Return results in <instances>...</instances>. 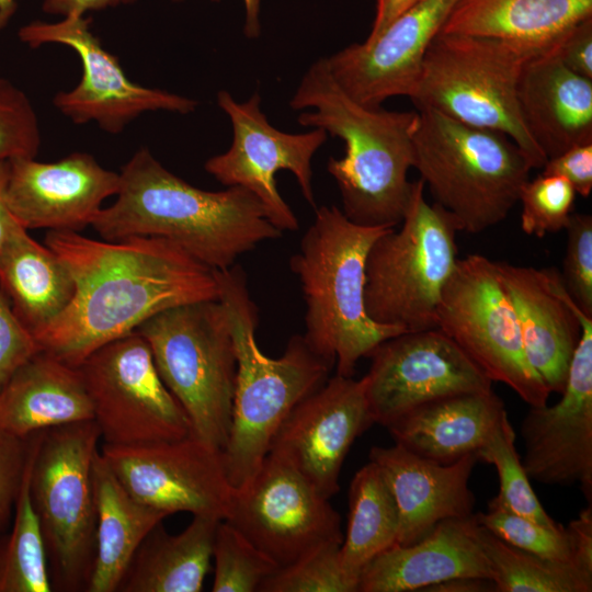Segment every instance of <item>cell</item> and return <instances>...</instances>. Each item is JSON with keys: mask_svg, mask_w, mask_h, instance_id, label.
Listing matches in <instances>:
<instances>
[{"mask_svg": "<svg viewBox=\"0 0 592 592\" xmlns=\"http://www.w3.org/2000/svg\"><path fill=\"white\" fill-rule=\"evenodd\" d=\"M116 195L91 224L103 239L164 238L216 271L231 267L240 255L283 234L247 189L195 187L166 169L147 148L122 168Z\"/></svg>", "mask_w": 592, "mask_h": 592, "instance_id": "7a4b0ae2", "label": "cell"}, {"mask_svg": "<svg viewBox=\"0 0 592 592\" xmlns=\"http://www.w3.org/2000/svg\"><path fill=\"white\" fill-rule=\"evenodd\" d=\"M92 479L96 546L87 592H117L141 542L171 514L135 499L119 482L100 451L93 460Z\"/></svg>", "mask_w": 592, "mask_h": 592, "instance_id": "f546056e", "label": "cell"}, {"mask_svg": "<svg viewBox=\"0 0 592 592\" xmlns=\"http://www.w3.org/2000/svg\"><path fill=\"white\" fill-rule=\"evenodd\" d=\"M421 0H376V12L369 35L364 42H372L398 16Z\"/></svg>", "mask_w": 592, "mask_h": 592, "instance_id": "c3c4849f", "label": "cell"}, {"mask_svg": "<svg viewBox=\"0 0 592 592\" xmlns=\"http://www.w3.org/2000/svg\"><path fill=\"white\" fill-rule=\"evenodd\" d=\"M215 274L237 360L231 423L221 452L228 481L237 493L255 477L291 411L326 383L333 366L298 334L288 340L280 357L265 355L255 339L258 309L244 271L235 264Z\"/></svg>", "mask_w": 592, "mask_h": 592, "instance_id": "277c9868", "label": "cell"}, {"mask_svg": "<svg viewBox=\"0 0 592 592\" xmlns=\"http://www.w3.org/2000/svg\"><path fill=\"white\" fill-rule=\"evenodd\" d=\"M474 516L479 525L514 547L548 561L577 567L566 527L553 530L501 508L488 506V512Z\"/></svg>", "mask_w": 592, "mask_h": 592, "instance_id": "8d00e7d4", "label": "cell"}, {"mask_svg": "<svg viewBox=\"0 0 592 592\" xmlns=\"http://www.w3.org/2000/svg\"><path fill=\"white\" fill-rule=\"evenodd\" d=\"M554 48L527 58L517 83L523 123L547 159L592 144V79L570 70Z\"/></svg>", "mask_w": 592, "mask_h": 592, "instance_id": "d4e9b609", "label": "cell"}, {"mask_svg": "<svg viewBox=\"0 0 592 592\" xmlns=\"http://www.w3.org/2000/svg\"><path fill=\"white\" fill-rule=\"evenodd\" d=\"M414 181L400 228H388L365 262L364 306L372 320L403 331L436 328L442 289L457 263L454 221Z\"/></svg>", "mask_w": 592, "mask_h": 592, "instance_id": "9c48e42d", "label": "cell"}, {"mask_svg": "<svg viewBox=\"0 0 592 592\" xmlns=\"http://www.w3.org/2000/svg\"><path fill=\"white\" fill-rule=\"evenodd\" d=\"M565 230L567 247L561 281L579 309L592 317V216L571 214Z\"/></svg>", "mask_w": 592, "mask_h": 592, "instance_id": "60d3db41", "label": "cell"}, {"mask_svg": "<svg viewBox=\"0 0 592 592\" xmlns=\"http://www.w3.org/2000/svg\"><path fill=\"white\" fill-rule=\"evenodd\" d=\"M0 291L35 339L68 307L76 286L62 260L18 223L0 252Z\"/></svg>", "mask_w": 592, "mask_h": 592, "instance_id": "83f0119b", "label": "cell"}, {"mask_svg": "<svg viewBox=\"0 0 592 592\" xmlns=\"http://www.w3.org/2000/svg\"><path fill=\"white\" fill-rule=\"evenodd\" d=\"M474 514L439 522L410 545H392L362 570L356 592L424 591L460 577L492 580Z\"/></svg>", "mask_w": 592, "mask_h": 592, "instance_id": "cb8c5ba5", "label": "cell"}, {"mask_svg": "<svg viewBox=\"0 0 592 592\" xmlns=\"http://www.w3.org/2000/svg\"><path fill=\"white\" fill-rule=\"evenodd\" d=\"M101 439L94 420L42 432L30 493L39 521L52 588L87 592L96 546L92 468Z\"/></svg>", "mask_w": 592, "mask_h": 592, "instance_id": "30bf717a", "label": "cell"}, {"mask_svg": "<svg viewBox=\"0 0 592 592\" xmlns=\"http://www.w3.org/2000/svg\"><path fill=\"white\" fill-rule=\"evenodd\" d=\"M77 368L105 444L139 445L192 434L187 414L162 382L149 344L137 331L99 348Z\"/></svg>", "mask_w": 592, "mask_h": 592, "instance_id": "7c38bea8", "label": "cell"}, {"mask_svg": "<svg viewBox=\"0 0 592 592\" xmlns=\"http://www.w3.org/2000/svg\"><path fill=\"white\" fill-rule=\"evenodd\" d=\"M38 351L35 339L20 322L0 291V389Z\"/></svg>", "mask_w": 592, "mask_h": 592, "instance_id": "7bdbcfd3", "label": "cell"}, {"mask_svg": "<svg viewBox=\"0 0 592 592\" xmlns=\"http://www.w3.org/2000/svg\"><path fill=\"white\" fill-rule=\"evenodd\" d=\"M367 357L368 408L374 423L385 428L424 402L493 390L492 380L437 328L389 337Z\"/></svg>", "mask_w": 592, "mask_h": 592, "instance_id": "2e32d148", "label": "cell"}, {"mask_svg": "<svg viewBox=\"0 0 592 592\" xmlns=\"http://www.w3.org/2000/svg\"><path fill=\"white\" fill-rule=\"evenodd\" d=\"M554 49L570 70L592 79V16L570 27Z\"/></svg>", "mask_w": 592, "mask_h": 592, "instance_id": "f6af8a7d", "label": "cell"}, {"mask_svg": "<svg viewBox=\"0 0 592 592\" xmlns=\"http://www.w3.org/2000/svg\"><path fill=\"white\" fill-rule=\"evenodd\" d=\"M42 432L33 435L12 530L0 533V592L53 591L44 538L30 493L32 464Z\"/></svg>", "mask_w": 592, "mask_h": 592, "instance_id": "d6a6232c", "label": "cell"}, {"mask_svg": "<svg viewBox=\"0 0 592 592\" xmlns=\"http://www.w3.org/2000/svg\"><path fill=\"white\" fill-rule=\"evenodd\" d=\"M91 18L67 15L56 23L35 21L20 29V41L31 48L56 43L72 48L82 65L80 82L58 92L54 105L76 124L96 122L103 130L117 134L148 111L193 112L195 100L130 81L116 56L109 53L90 31Z\"/></svg>", "mask_w": 592, "mask_h": 592, "instance_id": "9a60e30c", "label": "cell"}, {"mask_svg": "<svg viewBox=\"0 0 592 592\" xmlns=\"http://www.w3.org/2000/svg\"><path fill=\"white\" fill-rule=\"evenodd\" d=\"M289 105L314 109L300 113L298 123L322 128L344 143V157H330L327 164L343 214L365 227L399 225L414 186L408 171L413 168L418 111H387L354 101L334 80L325 57L303 76Z\"/></svg>", "mask_w": 592, "mask_h": 592, "instance_id": "3957f363", "label": "cell"}, {"mask_svg": "<svg viewBox=\"0 0 592 592\" xmlns=\"http://www.w3.org/2000/svg\"><path fill=\"white\" fill-rule=\"evenodd\" d=\"M9 161L7 202L25 229L78 232L91 226L102 202L119 187V173L104 169L86 152L55 162L31 157Z\"/></svg>", "mask_w": 592, "mask_h": 592, "instance_id": "44dd1931", "label": "cell"}, {"mask_svg": "<svg viewBox=\"0 0 592 592\" xmlns=\"http://www.w3.org/2000/svg\"><path fill=\"white\" fill-rule=\"evenodd\" d=\"M368 457L383 473L397 504V545L418 542L445 519L474 514L468 481L476 454L443 465L395 444L373 446Z\"/></svg>", "mask_w": 592, "mask_h": 592, "instance_id": "603a6c76", "label": "cell"}, {"mask_svg": "<svg viewBox=\"0 0 592 592\" xmlns=\"http://www.w3.org/2000/svg\"><path fill=\"white\" fill-rule=\"evenodd\" d=\"M387 229L357 225L334 205L316 207L298 252L289 259L306 303L303 338L341 376L353 377L360 358L405 332L375 322L364 306L366 257Z\"/></svg>", "mask_w": 592, "mask_h": 592, "instance_id": "5b68a950", "label": "cell"}, {"mask_svg": "<svg viewBox=\"0 0 592 592\" xmlns=\"http://www.w3.org/2000/svg\"><path fill=\"white\" fill-rule=\"evenodd\" d=\"M101 455L138 501L173 514L226 520L234 490L221 452L194 435L139 445L103 444Z\"/></svg>", "mask_w": 592, "mask_h": 592, "instance_id": "e0dca14e", "label": "cell"}, {"mask_svg": "<svg viewBox=\"0 0 592 592\" xmlns=\"http://www.w3.org/2000/svg\"><path fill=\"white\" fill-rule=\"evenodd\" d=\"M589 16L592 0H457L440 33L499 37L544 52Z\"/></svg>", "mask_w": 592, "mask_h": 592, "instance_id": "f1b7e54d", "label": "cell"}, {"mask_svg": "<svg viewBox=\"0 0 592 592\" xmlns=\"http://www.w3.org/2000/svg\"><path fill=\"white\" fill-rule=\"evenodd\" d=\"M424 591L435 592H486L494 591V583L490 579L460 577L443 581L426 588Z\"/></svg>", "mask_w": 592, "mask_h": 592, "instance_id": "f907efd6", "label": "cell"}, {"mask_svg": "<svg viewBox=\"0 0 592 592\" xmlns=\"http://www.w3.org/2000/svg\"><path fill=\"white\" fill-rule=\"evenodd\" d=\"M137 0H44L43 11L59 15H83L88 11L101 10L121 4H132Z\"/></svg>", "mask_w": 592, "mask_h": 592, "instance_id": "7dc6e473", "label": "cell"}, {"mask_svg": "<svg viewBox=\"0 0 592 592\" xmlns=\"http://www.w3.org/2000/svg\"><path fill=\"white\" fill-rule=\"evenodd\" d=\"M436 328L492 382L506 385L531 407L547 403L550 391L526 358L513 306L493 261L481 254L457 260L441 293Z\"/></svg>", "mask_w": 592, "mask_h": 592, "instance_id": "8fae6325", "label": "cell"}, {"mask_svg": "<svg viewBox=\"0 0 592 592\" xmlns=\"http://www.w3.org/2000/svg\"><path fill=\"white\" fill-rule=\"evenodd\" d=\"M457 0H421L398 16L374 41L350 45L327 66L354 101L378 107L391 96H410L425 53Z\"/></svg>", "mask_w": 592, "mask_h": 592, "instance_id": "ffe728a7", "label": "cell"}, {"mask_svg": "<svg viewBox=\"0 0 592 592\" xmlns=\"http://www.w3.org/2000/svg\"><path fill=\"white\" fill-rule=\"evenodd\" d=\"M538 53L499 37L439 33L425 53L409 99L417 110H433L506 135L532 169H542L547 157L528 134L517 102L522 67Z\"/></svg>", "mask_w": 592, "mask_h": 592, "instance_id": "52a82bcc", "label": "cell"}, {"mask_svg": "<svg viewBox=\"0 0 592 592\" xmlns=\"http://www.w3.org/2000/svg\"><path fill=\"white\" fill-rule=\"evenodd\" d=\"M570 537L576 565L592 574V508L582 510L566 527Z\"/></svg>", "mask_w": 592, "mask_h": 592, "instance_id": "bcb514c9", "label": "cell"}, {"mask_svg": "<svg viewBox=\"0 0 592 592\" xmlns=\"http://www.w3.org/2000/svg\"><path fill=\"white\" fill-rule=\"evenodd\" d=\"M93 420L92 405L77 367L38 351L0 389V429L20 436Z\"/></svg>", "mask_w": 592, "mask_h": 592, "instance_id": "484cf974", "label": "cell"}, {"mask_svg": "<svg viewBox=\"0 0 592 592\" xmlns=\"http://www.w3.org/2000/svg\"><path fill=\"white\" fill-rule=\"evenodd\" d=\"M182 1V0H174ZM261 0H243L246 7L244 34L249 38H257L261 33L259 20Z\"/></svg>", "mask_w": 592, "mask_h": 592, "instance_id": "816d5d0a", "label": "cell"}, {"mask_svg": "<svg viewBox=\"0 0 592 592\" xmlns=\"http://www.w3.org/2000/svg\"><path fill=\"white\" fill-rule=\"evenodd\" d=\"M15 10V0H0V30L8 23Z\"/></svg>", "mask_w": 592, "mask_h": 592, "instance_id": "f5cc1de1", "label": "cell"}, {"mask_svg": "<svg viewBox=\"0 0 592 592\" xmlns=\"http://www.w3.org/2000/svg\"><path fill=\"white\" fill-rule=\"evenodd\" d=\"M217 104L231 122L232 143L226 152L209 158L205 170L226 186L238 185L253 193L280 230H298L296 215L278 193L275 173L292 172L303 196L316 208L311 159L326 143L327 132L315 128L289 134L276 129L261 111L258 93L238 102L223 90L217 93Z\"/></svg>", "mask_w": 592, "mask_h": 592, "instance_id": "4fadbf2b", "label": "cell"}, {"mask_svg": "<svg viewBox=\"0 0 592 592\" xmlns=\"http://www.w3.org/2000/svg\"><path fill=\"white\" fill-rule=\"evenodd\" d=\"M576 192L562 177L540 173L521 189V227L528 236L543 238L566 228L572 214Z\"/></svg>", "mask_w": 592, "mask_h": 592, "instance_id": "f35d334b", "label": "cell"}, {"mask_svg": "<svg viewBox=\"0 0 592 592\" xmlns=\"http://www.w3.org/2000/svg\"><path fill=\"white\" fill-rule=\"evenodd\" d=\"M398 531L395 498L378 466L369 460L351 481L346 533L340 547L343 572L355 590L364 567L397 544Z\"/></svg>", "mask_w": 592, "mask_h": 592, "instance_id": "1f68e13d", "label": "cell"}, {"mask_svg": "<svg viewBox=\"0 0 592 592\" xmlns=\"http://www.w3.org/2000/svg\"><path fill=\"white\" fill-rule=\"evenodd\" d=\"M581 335L561 399L531 407L523 419V467L530 479L548 486L579 485L592 500V317L576 305Z\"/></svg>", "mask_w": 592, "mask_h": 592, "instance_id": "ac0fdd59", "label": "cell"}, {"mask_svg": "<svg viewBox=\"0 0 592 592\" xmlns=\"http://www.w3.org/2000/svg\"><path fill=\"white\" fill-rule=\"evenodd\" d=\"M220 520L193 515L187 527L172 535L157 524L134 554L117 592H200L210 568Z\"/></svg>", "mask_w": 592, "mask_h": 592, "instance_id": "4dcf8cb0", "label": "cell"}, {"mask_svg": "<svg viewBox=\"0 0 592 592\" xmlns=\"http://www.w3.org/2000/svg\"><path fill=\"white\" fill-rule=\"evenodd\" d=\"M213 592H255L278 567L226 520L217 524Z\"/></svg>", "mask_w": 592, "mask_h": 592, "instance_id": "d590c367", "label": "cell"}, {"mask_svg": "<svg viewBox=\"0 0 592 592\" xmlns=\"http://www.w3.org/2000/svg\"><path fill=\"white\" fill-rule=\"evenodd\" d=\"M418 111L413 168L458 231L479 234L506 218L532 170L506 135Z\"/></svg>", "mask_w": 592, "mask_h": 592, "instance_id": "8992f818", "label": "cell"}, {"mask_svg": "<svg viewBox=\"0 0 592 592\" xmlns=\"http://www.w3.org/2000/svg\"><path fill=\"white\" fill-rule=\"evenodd\" d=\"M9 175L10 161L0 160V252L13 227L19 223L12 215L7 202Z\"/></svg>", "mask_w": 592, "mask_h": 592, "instance_id": "681fc988", "label": "cell"}, {"mask_svg": "<svg viewBox=\"0 0 592 592\" xmlns=\"http://www.w3.org/2000/svg\"><path fill=\"white\" fill-rule=\"evenodd\" d=\"M478 535L492 568L497 592L592 591V574L574 566L548 561L524 551L481 525Z\"/></svg>", "mask_w": 592, "mask_h": 592, "instance_id": "836d02e7", "label": "cell"}, {"mask_svg": "<svg viewBox=\"0 0 592 592\" xmlns=\"http://www.w3.org/2000/svg\"><path fill=\"white\" fill-rule=\"evenodd\" d=\"M373 423L365 376L356 380L335 374L291 411L270 452L288 459L330 499L340 489L341 468L353 442Z\"/></svg>", "mask_w": 592, "mask_h": 592, "instance_id": "d6986e66", "label": "cell"}, {"mask_svg": "<svg viewBox=\"0 0 592 592\" xmlns=\"http://www.w3.org/2000/svg\"><path fill=\"white\" fill-rule=\"evenodd\" d=\"M39 147V125L30 99L0 77V160L35 158Z\"/></svg>", "mask_w": 592, "mask_h": 592, "instance_id": "ab89813d", "label": "cell"}, {"mask_svg": "<svg viewBox=\"0 0 592 592\" xmlns=\"http://www.w3.org/2000/svg\"><path fill=\"white\" fill-rule=\"evenodd\" d=\"M278 568L342 543L341 517L284 456L270 452L249 486L234 492L228 517Z\"/></svg>", "mask_w": 592, "mask_h": 592, "instance_id": "5bb4252c", "label": "cell"}, {"mask_svg": "<svg viewBox=\"0 0 592 592\" xmlns=\"http://www.w3.org/2000/svg\"><path fill=\"white\" fill-rule=\"evenodd\" d=\"M476 456L478 460L493 465L498 473L500 489L489 501V508L504 509L553 530L563 527L547 514L531 487L515 448V432L506 411L499 418Z\"/></svg>", "mask_w": 592, "mask_h": 592, "instance_id": "e575fe53", "label": "cell"}, {"mask_svg": "<svg viewBox=\"0 0 592 592\" xmlns=\"http://www.w3.org/2000/svg\"><path fill=\"white\" fill-rule=\"evenodd\" d=\"M341 544H326L278 568L262 582L259 592H356L341 566Z\"/></svg>", "mask_w": 592, "mask_h": 592, "instance_id": "74e56055", "label": "cell"}, {"mask_svg": "<svg viewBox=\"0 0 592 592\" xmlns=\"http://www.w3.org/2000/svg\"><path fill=\"white\" fill-rule=\"evenodd\" d=\"M505 411L493 390L460 392L419 405L386 429L395 444L448 465L476 454Z\"/></svg>", "mask_w": 592, "mask_h": 592, "instance_id": "4316f807", "label": "cell"}, {"mask_svg": "<svg viewBox=\"0 0 592 592\" xmlns=\"http://www.w3.org/2000/svg\"><path fill=\"white\" fill-rule=\"evenodd\" d=\"M44 243L67 265L76 291L35 341L41 351L75 367L160 311L218 300L215 270L164 238L103 242L76 231L48 230Z\"/></svg>", "mask_w": 592, "mask_h": 592, "instance_id": "6da1fadb", "label": "cell"}, {"mask_svg": "<svg viewBox=\"0 0 592 592\" xmlns=\"http://www.w3.org/2000/svg\"><path fill=\"white\" fill-rule=\"evenodd\" d=\"M494 269L513 306L530 365L550 392L561 394L581 325L560 272L503 261L494 262Z\"/></svg>", "mask_w": 592, "mask_h": 592, "instance_id": "7402d4cb", "label": "cell"}, {"mask_svg": "<svg viewBox=\"0 0 592 592\" xmlns=\"http://www.w3.org/2000/svg\"><path fill=\"white\" fill-rule=\"evenodd\" d=\"M136 331L158 373L189 417L192 435L223 452L229 435L237 360L230 325L218 300L158 312Z\"/></svg>", "mask_w": 592, "mask_h": 592, "instance_id": "ba28073f", "label": "cell"}, {"mask_svg": "<svg viewBox=\"0 0 592 592\" xmlns=\"http://www.w3.org/2000/svg\"><path fill=\"white\" fill-rule=\"evenodd\" d=\"M34 434L20 437L0 429V533L14 511Z\"/></svg>", "mask_w": 592, "mask_h": 592, "instance_id": "b9f144b4", "label": "cell"}, {"mask_svg": "<svg viewBox=\"0 0 592 592\" xmlns=\"http://www.w3.org/2000/svg\"><path fill=\"white\" fill-rule=\"evenodd\" d=\"M542 169L543 174L565 178L576 194L588 197L592 191V144L574 146L548 158Z\"/></svg>", "mask_w": 592, "mask_h": 592, "instance_id": "ee69618b", "label": "cell"}]
</instances>
